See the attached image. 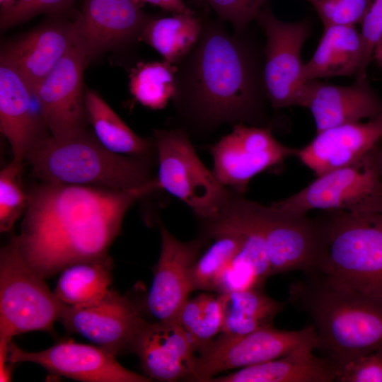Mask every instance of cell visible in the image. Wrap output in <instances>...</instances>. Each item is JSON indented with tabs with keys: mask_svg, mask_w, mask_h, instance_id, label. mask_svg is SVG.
Masks as SVG:
<instances>
[{
	"mask_svg": "<svg viewBox=\"0 0 382 382\" xmlns=\"http://www.w3.org/2000/svg\"><path fill=\"white\" fill-rule=\"evenodd\" d=\"M202 19L197 44L177 65L174 128L190 138L226 124L269 126L263 65L253 43L219 19Z\"/></svg>",
	"mask_w": 382,
	"mask_h": 382,
	"instance_id": "6da1fadb",
	"label": "cell"
},
{
	"mask_svg": "<svg viewBox=\"0 0 382 382\" xmlns=\"http://www.w3.org/2000/svg\"><path fill=\"white\" fill-rule=\"evenodd\" d=\"M157 190L42 183L29 192L21 233L13 238L29 265L50 277L71 265L106 257L129 209Z\"/></svg>",
	"mask_w": 382,
	"mask_h": 382,
	"instance_id": "7a4b0ae2",
	"label": "cell"
},
{
	"mask_svg": "<svg viewBox=\"0 0 382 382\" xmlns=\"http://www.w3.org/2000/svg\"><path fill=\"white\" fill-rule=\"evenodd\" d=\"M289 300L312 319L316 349L336 369L382 349L381 299L332 286L311 275L291 284Z\"/></svg>",
	"mask_w": 382,
	"mask_h": 382,
	"instance_id": "3957f363",
	"label": "cell"
},
{
	"mask_svg": "<svg viewBox=\"0 0 382 382\" xmlns=\"http://www.w3.org/2000/svg\"><path fill=\"white\" fill-rule=\"evenodd\" d=\"M31 175L42 183L131 190H161L151 158L116 154L87 130L66 139L52 135L26 156Z\"/></svg>",
	"mask_w": 382,
	"mask_h": 382,
	"instance_id": "277c9868",
	"label": "cell"
},
{
	"mask_svg": "<svg viewBox=\"0 0 382 382\" xmlns=\"http://www.w3.org/2000/svg\"><path fill=\"white\" fill-rule=\"evenodd\" d=\"M318 276L328 284L382 300V212H324Z\"/></svg>",
	"mask_w": 382,
	"mask_h": 382,
	"instance_id": "5b68a950",
	"label": "cell"
},
{
	"mask_svg": "<svg viewBox=\"0 0 382 382\" xmlns=\"http://www.w3.org/2000/svg\"><path fill=\"white\" fill-rule=\"evenodd\" d=\"M66 306L26 262L13 236L0 252V340L30 331L53 334Z\"/></svg>",
	"mask_w": 382,
	"mask_h": 382,
	"instance_id": "8992f818",
	"label": "cell"
},
{
	"mask_svg": "<svg viewBox=\"0 0 382 382\" xmlns=\"http://www.w3.org/2000/svg\"><path fill=\"white\" fill-rule=\"evenodd\" d=\"M161 190L185 204L199 220L214 217L233 191L224 186L197 155L189 136L178 128L154 129Z\"/></svg>",
	"mask_w": 382,
	"mask_h": 382,
	"instance_id": "52a82bcc",
	"label": "cell"
},
{
	"mask_svg": "<svg viewBox=\"0 0 382 382\" xmlns=\"http://www.w3.org/2000/svg\"><path fill=\"white\" fill-rule=\"evenodd\" d=\"M290 212H382V184L373 151L358 161L318 175L306 187L270 204Z\"/></svg>",
	"mask_w": 382,
	"mask_h": 382,
	"instance_id": "ba28073f",
	"label": "cell"
},
{
	"mask_svg": "<svg viewBox=\"0 0 382 382\" xmlns=\"http://www.w3.org/2000/svg\"><path fill=\"white\" fill-rule=\"evenodd\" d=\"M296 149L279 141L270 126H233L230 133L208 145L216 179L226 187L245 195L255 175L296 156Z\"/></svg>",
	"mask_w": 382,
	"mask_h": 382,
	"instance_id": "9c48e42d",
	"label": "cell"
},
{
	"mask_svg": "<svg viewBox=\"0 0 382 382\" xmlns=\"http://www.w3.org/2000/svg\"><path fill=\"white\" fill-rule=\"evenodd\" d=\"M307 345L317 346L313 325L299 330L270 327L243 335L219 333L198 352L191 381L209 382L217 374L282 357Z\"/></svg>",
	"mask_w": 382,
	"mask_h": 382,
	"instance_id": "30bf717a",
	"label": "cell"
},
{
	"mask_svg": "<svg viewBox=\"0 0 382 382\" xmlns=\"http://www.w3.org/2000/svg\"><path fill=\"white\" fill-rule=\"evenodd\" d=\"M255 20L266 37L262 75L268 100L275 110L299 106L301 50L310 33L308 23L282 21L265 6Z\"/></svg>",
	"mask_w": 382,
	"mask_h": 382,
	"instance_id": "8fae6325",
	"label": "cell"
},
{
	"mask_svg": "<svg viewBox=\"0 0 382 382\" xmlns=\"http://www.w3.org/2000/svg\"><path fill=\"white\" fill-rule=\"evenodd\" d=\"M262 221L271 275L293 270L306 276L318 273L323 251L320 216L262 204Z\"/></svg>",
	"mask_w": 382,
	"mask_h": 382,
	"instance_id": "7c38bea8",
	"label": "cell"
},
{
	"mask_svg": "<svg viewBox=\"0 0 382 382\" xmlns=\"http://www.w3.org/2000/svg\"><path fill=\"white\" fill-rule=\"evenodd\" d=\"M59 322L69 332L81 335L115 357L133 351L147 323L133 301L112 289L96 303L66 305Z\"/></svg>",
	"mask_w": 382,
	"mask_h": 382,
	"instance_id": "4fadbf2b",
	"label": "cell"
},
{
	"mask_svg": "<svg viewBox=\"0 0 382 382\" xmlns=\"http://www.w3.org/2000/svg\"><path fill=\"white\" fill-rule=\"evenodd\" d=\"M89 60L74 42L36 90L45 123L54 138H69L86 130L83 79Z\"/></svg>",
	"mask_w": 382,
	"mask_h": 382,
	"instance_id": "5bb4252c",
	"label": "cell"
},
{
	"mask_svg": "<svg viewBox=\"0 0 382 382\" xmlns=\"http://www.w3.org/2000/svg\"><path fill=\"white\" fill-rule=\"evenodd\" d=\"M106 350L64 339L45 350L25 351L11 341L7 361L35 363L52 374L83 382H149L152 380L122 366Z\"/></svg>",
	"mask_w": 382,
	"mask_h": 382,
	"instance_id": "9a60e30c",
	"label": "cell"
},
{
	"mask_svg": "<svg viewBox=\"0 0 382 382\" xmlns=\"http://www.w3.org/2000/svg\"><path fill=\"white\" fill-rule=\"evenodd\" d=\"M161 246L154 268L153 281L146 298V308L155 321L175 320L194 291L193 267L202 249L211 239L203 235L187 242L176 238L159 221Z\"/></svg>",
	"mask_w": 382,
	"mask_h": 382,
	"instance_id": "2e32d148",
	"label": "cell"
},
{
	"mask_svg": "<svg viewBox=\"0 0 382 382\" xmlns=\"http://www.w3.org/2000/svg\"><path fill=\"white\" fill-rule=\"evenodd\" d=\"M261 208L262 204L233 192L226 204L214 216L235 225L245 236L241 250L219 280L216 289L218 294L262 289L271 276Z\"/></svg>",
	"mask_w": 382,
	"mask_h": 382,
	"instance_id": "e0dca14e",
	"label": "cell"
},
{
	"mask_svg": "<svg viewBox=\"0 0 382 382\" xmlns=\"http://www.w3.org/2000/svg\"><path fill=\"white\" fill-rule=\"evenodd\" d=\"M136 0H85L73 22L75 43L90 59L107 50L139 40L154 16Z\"/></svg>",
	"mask_w": 382,
	"mask_h": 382,
	"instance_id": "ac0fdd59",
	"label": "cell"
},
{
	"mask_svg": "<svg viewBox=\"0 0 382 382\" xmlns=\"http://www.w3.org/2000/svg\"><path fill=\"white\" fill-rule=\"evenodd\" d=\"M40 103L21 74L0 57V131L8 140L12 161L23 165L28 154L50 134Z\"/></svg>",
	"mask_w": 382,
	"mask_h": 382,
	"instance_id": "d6986e66",
	"label": "cell"
},
{
	"mask_svg": "<svg viewBox=\"0 0 382 382\" xmlns=\"http://www.w3.org/2000/svg\"><path fill=\"white\" fill-rule=\"evenodd\" d=\"M299 106L310 110L318 133L376 116L382 110V99L367 79H356L349 86L328 84L316 79L303 83Z\"/></svg>",
	"mask_w": 382,
	"mask_h": 382,
	"instance_id": "ffe728a7",
	"label": "cell"
},
{
	"mask_svg": "<svg viewBox=\"0 0 382 382\" xmlns=\"http://www.w3.org/2000/svg\"><path fill=\"white\" fill-rule=\"evenodd\" d=\"M147 377L159 381H191L195 370V349L187 332L175 320L147 322L135 342Z\"/></svg>",
	"mask_w": 382,
	"mask_h": 382,
	"instance_id": "44dd1931",
	"label": "cell"
},
{
	"mask_svg": "<svg viewBox=\"0 0 382 382\" xmlns=\"http://www.w3.org/2000/svg\"><path fill=\"white\" fill-rule=\"evenodd\" d=\"M382 141V110L366 122L344 124L316 133L296 156L316 176L351 164Z\"/></svg>",
	"mask_w": 382,
	"mask_h": 382,
	"instance_id": "7402d4cb",
	"label": "cell"
},
{
	"mask_svg": "<svg viewBox=\"0 0 382 382\" xmlns=\"http://www.w3.org/2000/svg\"><path fill=\"white\" fill-rule=\"evenodd\" d=\"M75 42L73 23L40 26L9 44L1 52L35 94L40 82Z\"/></svg>",
	"mask_w": 382,
	"mask_h": 382,
	"instance_id": "603a6c76",
	"label": "cell"
},
{
	"mask_svg": "<svg viewBox=\"0 0 382 382\" xmlns=\"http://www.w3.org/2000/svg\"><path fill=\"white\" fill-rule=\"evenodd\" d=\"M315 349L313 345H304L282 357L214 376L209 382L335 381V364L325 357L316 356Z\"/></svg>",
	"mask_w": 382,
	"mask_h": 382,
	"instance_id": "cb8c5ba5",
	"label": "cell"
},
{
	"mask_svg": "<svg viewBox=\"0 0 382 382\" xmlns=\"http://www.w3.org/2000/svg\"><path fill=\"white\" fill-rule=\"evenodd\" d=\"M363 54L362 35L355 25L325 26L313 56L303 64L301 81L357 76L362 64Z\"/></svg>",
	"mask_w": 382,
	"mask_h": 382,
	"instance_id": "d4e9b609",
	"label": "cell"
},
{
	"mask_svg": "<svg viewBox=\"0 0 382 382\" xmlns=\"http://www.w3.org/2000/svg\"><path fill=\"white\" fill-rule=\"evenodd\" d=\"M85 105L93 134L107 149L119 154L149 158L156 154L154 138L138 136L97 92L85 91Z\"/></svg>",
	"mask_w": 382,
	"mask_h": 382,
	"instance_id": "484cf974",
	"label": "cell"
},
{
	"mask_svg": "<svg viewBox=\"0 0 382 382\" xmlns=\"http://www.w3.org/2000/svg\"><path fill=\"white\" fill-rule=\"evenodd\" d=\"M202 31V19L195 12L154 16L144 26L140 41L177 66L196 46Z\"/></svg>",
	"mask_w": 382,
	"mask_h": 382,
	"instance_id": "4316f807",
	"label": "cell"
},
{
	"mask_svg": "<svg viewBox=\"0 0 382 382\" xmlns=\"http://www.w3.org/2000/svg\"><path fill=\"white\" fill-rule=\"evenodd\" d=\"M223 306V324L220 333L246 335L273 327L277 315L285 306L264 293L262 289H250L219 294Z\"/></svg>",
	"mask_w": 382,
	"mask_h": 382,
	"instance_id": "83f0119b",
	"label": "cell"
},
{
	"mask_svg": "<svg viewBox=\"0 0 382 382\" xmlns=\"http://www.w3.org/2000/svg\"><path fill=\"white\" fill-rule=\"evenodd\" d=\"M112 268V260L108 255L71 265L62 270L54 293L67 306L96 303L110 289Z\"/></svg>",
	"mask_w": 382,
	"mask_h": 382,
	"instance_id": "f1b7e54d",
	"label": "cell"
},
{
	"mask_svg": "<svg viewBox=\"0 0 382 382\" xmlns=\"http://www.w3.org/2000/svg\"><path fill=\"white\" fill-rule=\"evenodd\" d=\"M177 66L163 60L138 62L129 74V91L134 100L152 110L164 108L175 91Z\"/></svg>",
	"mask_w": 382,
	"mask_h": 382,
	"instance_id": "f546056e",
	"label": "cell"
},
{
	"mask_svg": "<svg viewBox=\"0 0 382 382\" xmlns=\"http://www.w3.org/2000/svg\"><path fill=\"white\" fill-rule=\"evenodd\" d=\"M188 335L199 352L221 332L223 306L220 294L203 293L188 299L175 319Z\"/></svg>",
	"mask_w": 382,
	"mask_h": 382,
	"instance_id": "4dcf8cb0",
	"label": "cell"
},
{
	"mask_svg": "<svg viewBox=\"0 0 382 382\" xmlns=\"http://www.w3.org/2000/svg\"><path fill=\"white\" fill-rule=\"evenodd\" d=\"M23 165L13 161L0 172V231H10L30 202L29 193L20 184Z\"/></svg>",
	"mask_w": 382,
	"mask_h": 382,
	"instance_id": "1f68e13d",
	"label": "cell"
},
{
	"mask_svg": "<svg viewBox=\"0 0 382 382\" xmlns=\"http://www.w3.org/2000/svg\"><path fill=\"white\" fill-rule=\"evenodd\" d=\"M312 5L324 27L361 23L368 0H306Z\"/></svg>",
	"mask_w": 382,
	"mask_h": 382,
	"instance_id": "d6a6232c",
	"label": "cell"
},
{
	"mask_svg": "<svg viewBox=\"0 0 382 382\" xmlns=\"http://www.w3.org/2000/svg\"><path fill=\"white\" fill-rule=\"evenodd\" d=\"M216 13L219 20L228 22L233 33L241 35L255 20L268 0H203Z\"/></svg>",
	"mask_w": 382,
	"mask_h": 382,
	"instance_id": "836d02e7",
	"label": "cell"
},
{
	"mask_svg": "<svg viewBox=\"0 0 382 382\" xmlns=\"http://www.w3.org/2000/svg\"><path fill=\"white\" fill-rule=\"evenodd\" d=\"M74 0H16L1 12V28L5 29L43 13H57L68 8Z\"/></svg>",
	"mask_w": 382,
	"mask_h": 382,
	"instance_id": "e575fe53",
	"label": "cell"
},
{
	"mask_svg": "<svg viewBox=\"0 0 382 382\" xmlns=\"http://www.w3.org/2000/svg\"><path fill=\"white\" fill-rule=\"evenodd\" d=\"M336 370L337 382H382V349L361 356Z\"/></svg>",
	"mask_w": 382,
	"mask_h": 382,
	"instance_id": "d590c367",
	"label": "cell"
},
{
	"mask_svg": "<svg viewBox=\"0 0 382 382\" xmlns=\"http://www.w3.org/2000/svg\"><path fill=\"white\" fill-rule=\"evenodd\" d=\"M361 24L364 54L362 64L356 79H366L374 47L382 31V0H368Z\"/></svg>",
	"mask_w": 382,
	"mask_h": 382,
	"instance_id": "8d00e7d4",
	"label": "cell"
},
{
	"mask_svg": "<svg viewBox=\"0 0 382 382\" xmlns=\"http://www.w3.org/2000/svg\"><path fill=\"white\" fill-rule=\"evenodd\" d=\"M143 6L146 4L158 6L170 13H192L195 11L184 0H136Z\"/></svg>",
	"mask_w": 382,
	"mask_h": 382,
	"instance_id": "74e56055",
	"label": "cell"
},
{
	"mask_svg": "<svg viewBox=\"0 0 382 382\" xmlns=\"http://www.w3.org/2000/svg\"><path fill=\"white\" fill-rule=\"evenodd\" d=\"M373 154L382 184V141L373 150Z\"/></svg>",
	"mask_w": 382,
	"mask_h": 382,
	"instance_id": "f35d334b",
	"label": "cell"
},
{
	"mask_svg": "<svg viewBox=\"0 0 382 382\" xmlns=\"http://www.w3.org/2000/svg\"><path fill=\"white\" fill-rule=\"evenodd\" d=\"M377 64L382 66V31L374 47L373 57Z\"/></svg>",
	"mask_w": 382,
	"mask_h": 382,
	"instance_id": "ab89813d",
	"label": "cell"
},
{
	"mask_svg": "<svg viewBox=\"0 0 382 382\" xmlns=\"http://www.w3.org/2000/svg\"><path fill=\"white\" fill-rule=\"evenodd\" d=\"M16 0H0L1 12L9 8Z\"/></svg>",
	"mask_w": 382,
	"mask_h": 382,
	"instance_id": "60d3db41",
	"label": "cell"
}]
</instances>
